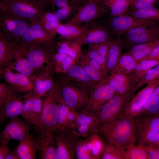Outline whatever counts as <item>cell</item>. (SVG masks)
Masks as SVG:
<instances>
[{
	"label": "cell",
	"mask_w": 159,
	"mask_h": 159,
	"mask_svg": "<svg viewBox=\"0 0 159 159\" xmlns=\"http://www.w3.org/2000/svg\"><path fill=\"white\" fill-rule=\"evenodd\" d=\"M138 62L127 52L122 54L117 64L110 74H130Z\"/></svg>",
	"instance_id": "32"
},
{
	"label": "cell",
	"mask_w": 159,
	"mask_h": 159,
	"mask_svg": "<svg viewBox=\"0 0 159 159\" xmlns=\"http://www.w3.org/2000/svg\"><path fill=\"white\" fill-rule=\"evenodd\" d=\"M18 93L12 94L0 106V124L21 115L23 101Z\"/></svg>",
	"instance_id": "22"
},
{
	"label": "cell",
	"mask_w": 159,
	"mask_h": 159,
	"mask_svg": "<svg viewBox=\"0 0 159 159\" xmlns=\"http://www.w3.org/2000/svg\"><path fill=\"white\" fill-rule=\"evenodd\" d=\"M159 78V64L146 71L139 78L138 82L142 86Z\"/></svg>",
	"instance_id": "45"
},
{
	"label": "cell",
	"mask_w": 159,
	"mask_h": 159,
	"mask_svg": "<svg viewBox=\"0 0 159 159\" xmlns=\"http://www.w3.org/2000/svg\"><path fill=\"white\" fill-rule=\"evenodd\" d=\"M57 52L69 56L77 62L82 55L81 46L72 40H65L59 42Z\"/></svg>",
	"instance_id": "33"
},
{
	"label": "cell",
	"mask_w": 159,
	"mask_h": 159,
	"mask_svg": "<svg viewBox=\"0 0 159 159\" xmlns=\"http://www.w3.org/2000/svg\"><path fill=\"white\" fill-rule=\"evenodd\" d=\"M62 100L60 85L55 82L43 101L40 121L37 125L34 126L36 135L53 132L56 130L59 106Z\"/></svg>",
	"instance_id": "2"
},
{
	"label": "cell",
	"mask_w": 159,
	"mask_h": 159,
	"mask_svg": "<svg viewBox=\"0 0 159 159\" xmlns=\"http://www.w3.org/2000/svg\"><path fill=\"white\" fill-rule=\"evenodd\" d=\"M158 0H135L130 8L133 10L154 6Z\"/></svg>",
	"instance_id": "47"
},
{
	"label": "cell",
	"mask_w": 159,
	"mask_h": 159,
	"mask_svg": "<svg viewBox=\"0 0 159 159\" xmlns=\"http://www.w3.org/2000/svg\"><path fill=\"white\" fill-rule=\"evenodd\" d=\"M0 8L28 20L31 24L40 21L45 12L36 0H0Z\"/></svg>",
	"instance_id": "4"
},
{
	"label": "cell",
	"mask_w": 159,
	"mask_h": 159,
	"mask_svg": "<svg viewBox=\"0 0 159 159\" xmlns=\"http://www.w3.org/2000/svg\"><path fill=\"white\" fill-rule=\"evenodd\" d=\"M14 149L19 159H36L37 150L33 134H29L19 140Z\"/></svg>",
	"instance_id": "29"
},
{
	"label": "cell",
	"mask_w": 159,
	"mask_h": 159,
	"mask_svg": "<svg viewBox=\"0 0 159 159\" xmlns=\"http://www.w3.org/2000/svg\"><path fill=\"white\" fill-rule=\"evenodd\" d=\"M124 34H125V38L122 39L124 48L153 41L159 39V24L152 26L137 27Z\"/></svg>",
	"instance_id": "16"
},
{
	"label": "cell",
	"mask_w": 159,
	"mask_h": 159,
	"mask_svg": "<svg viewBox=\"0 0 159 159\" xmlns=\"http://www.w3.org/2000/svg\"><path fill=\"white\" fill-rule=\"evenodd\" d=\"M100 159H125V150L108 141L105 143Z\"/></svg>",
	"instance_id": "39"
},
{
	"label": "cell",
	"mask_w": 159,
	"mask_h": 159,
	"mask_svg": "<svg viewBox=\"0 0 159 159\" xmlns=\"http://www.w3.org/2000/svg\"><path fill=\"white\" fill-rule=\"evenodd\" d=\"M21 115L23 119L33 126L37 125L41 117L43 101L34 91L24 93Z\"/></svg>",
	"instance_id": "14"
},
{
	"label": "cell",
	"mask_w": 159,
	"mask_h": 159,
	"mask_svg": "<svg viewBox=\"0 0 159 159\" xmlns=\"http://www.w3.org/2000/svg\"><path fill=\"white\" fill-rule=\"evenodd\" d=\"M2 79L15 87L18 92L26 93L34 91L33 84L30 78L19 73H15L8 67L0 73Z\"/></svg>",
	"instance_id": "21"
},
{
	"label": "cell",
	"mask_w": 159,
	"mask_h": 159,
	"mask_svg": "<svg viewBox=\"0 0 159 159\" xmlns=\"http://www.w3.org/2000/svg\"><path fill=\"white\" fill-rule=\"evenodd\" d=\"M123 15L130 16L140 19H152L157 21L159 20V9L154 6L135 10L129 8Z\"/></svg>",
	"instance_id": "36"
},
{
	"label": "cell",
	"mask_w": 159,
	"mask_h": 159,
	"mask_svg": "<svg viewBox=\"0 0 159 159\" xmlns=\"http://www.w3.org/2000/svg\"><path fill=\"white\" fill-rule=\"evenodd\" d=\"M70 110L62 100L59 106L56 130L65 127L67 115Z\"/></svg>",
	"instance_id": "44"
},
{
	"label": "cell",
	"mask_w": 159,
	"mask_h": 159,
	"mask_svg": "<svg viewBox=\"0 0 159 159\" xmlns=\"http://www.w3.org/2000/svg\"><path fill=\"white\" fill-rule=\"evenodd\" d=\"M121 36L116 37L115 39L111 41L109 45L105 64L107 74L110 72L116 65L122 54V50L124 48V42Z\"/></svg>",
	"instance_id": "28"
},
{
	"label": "cell",
	"mask_w": 159,
	"mask_h": 159,
	"mask_svg": "<svg viewBox=\"0 0 159 159\" xmlns=\"http://www.w3.org/2000/svg\"><path fill=\"white\" fill-rule=\"evenodd\" d=\"M137 118L119 115L112 122L101 124V132L108 141L125 150L135 144Z\"/></svg>",
	"instance_id": "1"
},
{
	"label": "cell",
	"mask_w": 159,
	"mask_h": 159,
	"mask_svg": "<svg viewBox=\"0 0 159 159\" xmlns=\"http://www.w3.org/2000/svg\"><path fill=\"white\" fill-rule=\"evenodd\" d=\"M78 115L79 113L77 112L70 109L67 115L65 127H72L76 122Z\"/></svg>",
	"instance_id": "50"
},
{
	"label": "cell",
	"mask_w": 159,
	"mask_h": 159,
	"mask_svg": "<svg viewBox=\"0 0 159 159\" xmlns=\"http://www.w3.org/2000/svg\"><path fill=\"white\" fill-rule=\"evenodd\" d=\"M159 45V39L139 44L131 47L127 53L138 62L147 56L155 47Z\"/></svg>",
	"instance_id": "35"
},
{
	"label": "cell",
	"mask_w": 159,
	"mask_h": 159,
	"mask_svg": "<svg viewBox=\"0 0 159 159\" xmlns=\"http://www.w3.org/2000/svg\"><path fill=\"white\" fill-rule=\"evenodd\" d=\"M16 92H18L16 89L8 83H0V106L10 96Z\"/></svg>",
	"instance_id": "46"
},
{
	"label": "cell",
	"mask_w": 159,
	"mask_h": 159,
	"mask_svg": "<svg viewBox=\"0 0 159 159\" xmlns=\"http://www.w3.org/2000/svg\"><path fill=\"white\" fill-rule=\"evenodd\" d=\"M64 73L66 74L65 80L63 82L71 81V82L66 83L82 88L89 92L97 85L77 62L73 64Z\"/></svg>",
	"instance_id": "20"
},
{
	"label": "cell",
	"mask_w": 159,
	"mask_h": 159,
	"mask_svg": "<svg viewBox=\"0 0 159 159\" xmlns=\"http://www.w3.org/2000/svg\"><path fill=\"white\" fill-rule=\"evenodd\" d=\"M137 92L120 115L137 118L140 115L148 99L159 86V78L151 81Z\"/></svg>",
	"instance_id": "9"
},
{
	"label": "cell",
	"mask_w": 159,
	"mask_h": 159,
	"mask_svg": "<svg viewBox=\"0 0 159 159\" xmlns=\"http://www.w3.org/2000/svg\"><path fill=\"white\" fill-rule=\"evenodd\" d=\"M113 0H95V1L97 3L98 2L102 1H105V2H107L112 1Z\"/></svg>",
	"instance_id": "56"
},
{
	"label": "cell",
	"mask_w": 159,
	"mask_h": 159,
	"mask_svg": "<svg viewBox=\"0 0 159 159\" xmlns=\"http://www.w3.org/2000/svg\"><path fill=\"white\" fill-rule=\"evenodd\" d=\"M4 159H19L15 150H9L5 156Z\"/></svg>",
	"instance_id": "54"
},
{
	"label": "cell",
	"mask_w": 159,
	"mask_h": 159,
	"mask_svg": "<svg viewBox=\"0 0 159 159\" xmlns=\"http://www.w3.org/2000/svg\"><path fill=\"white\" fill-rule=\"evenodd\" d=\"M1 79H1V75H0V80Z\"/></svg>",
	"instance_id": "57"
},
{
	"label": "cell",
	"mask_w": 159,
	"mask_h": 159,
	"mask_svg": "<svg viewBox=\"0 0 159 159\" xmlns=\"http://www.w3.org/2000/svg\"><path fill=\"white\" fill-rule=\"evenodd\" d=\"M101 124L97 112H91L84 108L72 127L81 138H86L100 132Z\"/></svg>",
	"instance_id": "15"
},
{
	"label": "cell",
	"mask_w": 159,
	"mask_h": 159,
	"mask_svg": "<svg viewBox=\"0 0 159 159\" xmlns=\"http://www.w3.org/2000/svg\"><path fill=\"white\" fill-rule=\"evenodd\" d=\"M49 44H37L24 47L16 46V49L29 61L35 72L49 71L44 67L46 64L51 69L54 68L52 59L53 53L48 48Z\"/></svg>",
	"instance_id": "7"
},
{
	"label": "cell",
	"mask_w": 159,
	"mask_h": 159,
	"mask_svg": "<svg viewBox=\"0 0 159 159\" xmlns=\"http://www.w3.org/2000/svg\"><path fill=\"white\" fill-rule=\"evenodd\" d=\"M77 63L83 68L90 79L97 84L106 79L108 76L104 72L97 70L80 60Z\"/></svg>",
	"instance_id": "42"
},
{
	"label": "cell",
	"mask_w": 159,
	"mask_h": 159,
	"mask_svg": "<svg viewBox=\"0 0 159 159\" xmlns=\"http://www.w3.org/2000/svg\"><path fill=\"white\" fill-rule=\"evenodd\" d=\"M9 67L29 78L35 72L34 69L29 61L17 49L14 60Z\"/></svg>",
	"instance_id": "31"
},
{
	"label": "cell",
	"mask_w": 159,
	"mask_h": 159,
	"mask_svg": "<svg viewBox=\"0 0 159 159\" xmlns=\"http://www.w3.org/2000/svg\"><path fill=\"white\" fill-rule=\"evenodd\" d=\"M135 0H114L107 2L110 9L109 15L111 17L124 14Z\"/></svg>",
	"instance_id": "40"
},
{
	"label": "cell",
	"mask_w": 159,
	"mask_h": 159,
	"mask_svg": "<svg viewBox=\"0 0 159 159\" xmlns=\"http://www.w3.org/2000/svg\"><path fill=\"white\" fill-rule=\"evenodd\" d=\"M148 159H159V146L153 144L144 145Z\"/></svg>",
	"instance_id": "48"
},
{
	"label": "cell",
	"mask_w": 159,
	"mask_h": 159,
	"mask_svg": "<svg viewBox=\"0 0 159 159\" xmlns=\"http://www.w3.org/2000/svg\"><path fill=\"white\" fill-rule=\"evenodd\" d=\"M142 86L138 82L135 86L125 93L120 94L116 92L97 112L101 124L110 122L117 118Z\"/></svg>",
	"instance_id": "3"
},
{
	"label": "cell",
	"mask_w": 159,
	"mask_h": 159,
	"mask_svg": "<svg viewBox=\"0 0 159 159\" xmlns=\"http://www.w3.org/2000/svg\"><path fill=\"white\" fill-rule=\"evenodd\" d=\"M125 159H148L144 145L134 144L125 150Z\"/></svg>",
	"instance_id": "41"
},
{
	"label": "cell",
	"mask_w": 159,
	"mask_h": 159,
	"mask_svg": "<svg viewBox=\"0 0 159 159\" xmlns=\"http://www.w3.org/2000/svg\"><path fill=\"white\" fill-rule=\"evenodd\" d=\"M59 85L62 99L71 110L77 112L85 107L89 97L88 91L64 82Z\"/></svg>",
	"instance_id": "13"
},
{
	"label": "cell",
	"mask_w": 159,
	"mask_h": 159,
	"mask_svg": "<svg viewBox=\"0 0 159 159\" xmlns=\"http://www.w3.org/2000/svg\"><path fill=\"white\" fill-rule=\"evenodd\" d=\"M54 3L58 7L62 8L68 5L67 0H54Z\"/></svg>",
	"instance_id": "55"
},
{
	"label": "cell",
	"mask_w": 159,
	"mask_h": 159,
	"mask_svg": "<svg viewBox=\"0 0 159 159\" xmlns=\"http://www.w3.org/2000/svg\"><path fill=\"white\" fill-rule=\"evenodd\" d=\"M88 28L87 26L80 27L67 23L61 24L57 29V33L64 39L74 40L81 37Z\"/></svg>",
	"instance_id": "34"
},
{
	"label": "cell",
	"mask_w": 159,
	"mask_h": 159,
	"mask_svg": "<svg viewBox=\"0 0 159 159\" xmlns=\"http://www.w3.org/2000/svg\"><path fill=\"white\" fill-rule=\"evenodd\" d=\"M145 60L159 61V45L153 49L147 56L143 58L141 61Z\"/></svg>",
	"instance_id": "52"
},
{
	"label": "cell",
	"mask_w": 159,
	"mask_h": 159,
	"mask_svg": "<svg viewBox=\"0 0 159 159\" xmlns=\"http://www.w3.org/2000/svg\"><path fill=\"white\" fill-rule=\"evenodd\" d=\"M72 10V8L68 5L65 7L59 9L54 14L60 21L64 20L69 15Z\"/></svg>",
	"instance_id": "49"
},
{
	"label": "cell",
	"mask_w": 159,
	"mask_h": 159,
	"mask_svg": "<svg viewBox=\"0 0 159 159\" xmlns=\"http://www.w3.org/2000/svg\"><path fill=\"white\" fill-rule=\"evenodd\" d=\"M9 150L8 145L0 144V159H4L5 155Z\"/></svg>",
	"instance_id": "53"
},
{
	"label": "cell",
	"mask_w": 159,
	"mask_h": 159,
	"mask_svg": "<svg viewBox=\"0 0 159 159\" xmlns=\"http://www.w3.org/2000/svg\"><path fill=\"white\" fill-rule=\"evenodd\" d=\"M107 14H109L107 10L97 5L95 1H92L80 9L67 23L80 27L83 23L90 21Z\"/></svg>",
	"instance_id": "19"
},
{
	"label": "cell",
	"mask_w": 159,
	"mask_h": 159,
	"mask_svg": "<svg viewBox=\"0 0 159 159\" xmlns=\"http://www.w3.org/2000/svg\"><path fill=\"white\" fill-rule=\"evenodd\" d=\"M111 41L90 44L85 54L87 57L94 59L100 64L103 72L107 74L105 64L108 50Z\"/></svg>",
	"instance_id": "30"
},
{
	"label": "cell",
	"mask_w": 159,
	"mask_h": 159,
	"mask_svg": "<svg viewBox=\"0 0 159 159\" xmlns=\"http://www.w3.org/2000/svg\"><path fill=\"white\" fill-rule=\"evenodd\" d=\"M159 64V61L145 60L138 62L132 72L130 74L136 78H139L148 70Z\"/></svg>",
	"instance_id": "43"
},
{
	"label": "cell",
	"mask_w": 159,
	"mask_h": 159,
	"mask_svg": "<svg viewBox=\"0 0 159 159\" xmlns=\"http://www.w3.org/2000/svg\"><path fill=\"white\" fill-rule=\"evenodd\" d=\"M107 83L116 92L125 93L135 86L138 80L131 74H110L107 77Z\"/></svg>",
	"instance_id": "27"
},
{
	"label": "cell",
	"mask_w": 159,
	"mask_h": 159,
	"mask_svg": "<svg viewBox=\"0 0 159 159\" xmlns=\"http://www.w3.org/2000/svg\"><path fill=\"white\" fill-rule=\"evenodd\" d=\"M136 143L159 146V115L141 116L137 118Z\"/></svg>",
	"instance_id": "6"
},
{
	"label": "cell",
	"mask_w": 159,
	"mask_h": 159,
	"mask_svg": "<svg viewBox=\"0 0 159 159\" xmlns=\"http://www.w3.org/2000/svg\"><path fill=\"white\" fill-rule=\"evenodd\" d=\"M40 21L49 22H58L60 21L54 14L48 11L44 12Z\"/></svg>",
	"instance_id": "51"
},
{
	"label": "cell",
	"mask_w": 159,
	"mask_h": 159,
	"mask_svg": "<svg viewBox=\"0 0 159 159\" xmlns=\"http://www.w3.org/2000/svg\"><path fill=\"white\" fill-rule=\"evenodd\" d=\"M17 43L0 33V73L13 62Z\"/></svg>",
	"instance_id": "25"
},
{
	"label": "cell",
	"mask_w": 159,
	"mask_h": 159,
	"mask_svg": "<svg viewBox=\"0 0 159 159\" xmlns=\"http://www.w3.org/2000/svg\"><path fill=\"white\" fill-rule=\"evenodd\" d=\"M29 21L0 8V33L16 43L31 24Z\"/></svg>",
	"instance_id": "8"
},
{
	"label": "cell",
	"mask_w": 159,
	"mask_h": 159,
	"mask_svg": "<svg viewBox=\"0 0 159 159\" xmlns=\"http://www.w3.org/2000/svg\"><path fill=\"white\" fill-rule=\"evenodd\" d=\"M54 37L48 33L40 21L31 24L26 29L17 46L24 47L37 44H48Z\"/></svg>",
	"instance_id": "18"
},
{
	"label": "cell",
	"mask_w": 159,
	"mask_h": 159,
	"mask_svg": "<svg viewBox=\"0 0 159 159\" xmlns=\"http://www.w3.org/2000/svg\"><path fill=\"white\" fill-rule=\"evenodd\" d=\"M158 115H159V86L148 99L139 116Z\"/></svg>",
	"instance_id": "37"
},
{
	"label": "cell",
	"mask_w": 159,
	"mask_h": 159,
	"mask_svg": "<svg viewBox=\"0 0 159 159\" xmlns=\"http://www.w3.org/2000/svg\"><path fill=\"white\" fill-rule=\"evenodd\" d=\"M111 39L107 31L104 27L98 26L87 29L80 37L73 40L80 46L100 44L110 41Z\"/></svg>",
	"instance_id": "24"
},
{
	"label": "cell",
	"mask_w": 159,
	"mask_h": 159,
	"mask_svg": "<svg viewBox=\"0 0 159 159\" xmlns=\"http://www.w3.org/2000/svg\"><path fill=\"white\" fill-rule=\"evenodd\" d=\"M52 58L54 69L57 72L64 73L77 62L69 56L57 52L53 54Z\"/></svg>",
	"instance_id": "38"
},
{
	"label": "cell",
	"mask_w": 159,
	"mask_h": 159,
	"mask_svg": "<svg viewBox=\"0 0 159 159\" xmlns=\"http://www.w3.org/2000/svg\"><path fill=\"white\" fill-rule=\"evenodd\" d=\"M50 71L41 70L35 71L30 79L34 87V92L40 97L46 96L53 87L54 81Z\"/></svg>",
	"instance_id": "26"
},
{
	"label": "cell",
	"mask_w": 159,
	"mask_h": 159,
	"mask_svg": "<svg viewBox=\"0 0 159 159\" xmlns=\"http://www.w3.org/2000/svg\"><path fill=\"white\" fill-rule=\"evenodd\" d=\"M158 23V21L155 20L140 19L126 15L112 16L109 20L112 33L116 37L121 36L137 27L152 26Z\"/></svg>",
	"instance_id": "12"
},
{
	"label": "cell",
	"mask_w": 159,
	"mask_h": 159,
	"mask_svg": "<svg viewBox=\"0 0 159 159\" xmlns=\"http://www.w3.org/2000/svg\"><path fill=\"white\" fill-rule=\"evenodd\" d=\"M116 92L109 86L107 78L97 84L90 91L85 108L93 112H97Z\"/></svg>",
	"instance_id": "17"
},
{
	"label": "cell",
	"mask_w": 159,
	"mask_h": 159,
	"mask_svg": "<svg viewBox=\"0 0 159 159\" xmlns=\"http://www.w3.org/2000/svg\"><path fill=\"white\" fill-rule=\"evenodd\" d=\"M53 133L55 143V159H73L81 137L72 127L57 129Z\"/></svg>",
	"instance_id": "5"
},
{
	"label": "cell",
	"mask_w": 159,
	"mask_h": 159,
	"mask_svg": "<svg viewBox=\"0 0 159 159\" xmlns=\"http://www.w3.org/2000/svg\"><path fill=\"white\" fill-rule=\"evenodd\" d=\"M37 135L34 139L39 158L55 159V143L53 133Z\"/></svg>",
	"instance_id": "23"
},
{
	"label": "cell",
	"mask_w": 159,
	"mask_h": 159,
	"mask_svg": "<svg viewBox=\"0 0 159 159\" xmlns=\"http://www.w3.org/2000/svg\"><path fill=\"white\" fill-rule=\"evenodd\" d=\"M34 126L18 117L9 120L0 132V144L8 145L11 140H21L29 135Z\"/></svg>",
	"instance_id": "11"
},
{
	"label": "cell",
	"mask_w": 159,
	"mask_h": 159,
	"mask_svg": "<svg viewBox=\"0 0 159 159\" xmlns=\"http://www.w3.org/2000/svg\"><path fill=\"white\" fill-rule=\"evenodd\" d=\"M105 144L98 133L81 138L76 147L75 156L78 159H100Z\"/></svg>",
	"instance_id": "10"
}]
</instances>
